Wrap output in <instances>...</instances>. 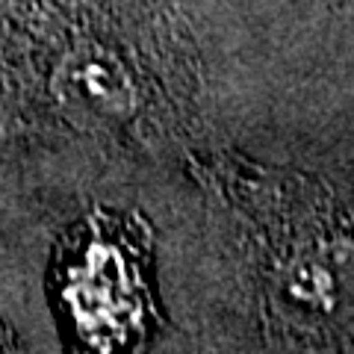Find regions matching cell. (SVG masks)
<instances>
[{"mask_svg":"<svg viewBox=\"0 0 354 354\" xmlns=\"http://www.w3.org/2000/svg\"><path fill=\"white\" fill-rule=\"evenodd\" d=\"M118 242L97 234L92 251L86 254L80 283L74 281V316L95 348L127 346L133 330H142V310H145V283L136 272V260L115 251Z\"/></svg>","mask_w":354,"mask_h":354,"instance_id":"cell-2","label":"cell"},{"mask_svg":"<svg viewBox=\"0 0 354 354\" xmlns=\"http://www.w3.org/2000/svg\"><path fill=\"white\" fill-rule=\"evenodd\" d=\"M53 97L80 127L127 130L142 115L148 86L130 50L95 36L62 59L53 74Z\"/></svg>","mask_w":354,"mask_h":354,"instance_id":"cell-1","label":"cell"}]
</instances>
